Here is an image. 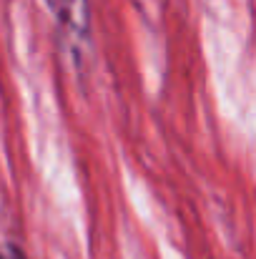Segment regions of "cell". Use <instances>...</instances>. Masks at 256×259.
<instances>
[{
	"mask_svg": "<svg viewBox=\"0 0 256 259\" xmlns=\"http://www.w3.org/2000/svg\"><path fill=\"white\" fill-rule=\"evenodd\" d=\"M61 38L68 43L73 58H78L83 53V48L90 40V3L88 0H45Z\"/></svg>",
	"mask_w": 256,
	"mask_h": 259,
	"instance_id": "obj_1",
	"label": "cell"
},
{
	"mask_svg": "<svg viewBox=\"0 0 256 259\" xmlns=\"http://www.w3.org/2000/svg\"><path fill=\"white\" fill-rule=\"evenodd\" d=\"M0 259H25V254L15 244H0Z\"/></svg>",
	"mask_w": 256,
	"mask_h": 259,
	"instance_id": "obj_2",
	"label": "cell"
}]
</instances>
